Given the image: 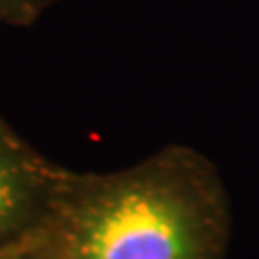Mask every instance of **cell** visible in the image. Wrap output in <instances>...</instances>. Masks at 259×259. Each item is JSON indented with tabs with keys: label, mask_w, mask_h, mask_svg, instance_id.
Wrapping results in <instances>:
<instances>
[{
	"label": "cell",
	"mask_w": 259,
	"mask_h": 259,
	"mask_svg": "<svg viewBox=\"0 0 259 259\" xmlns=\"http://www.w3.org/2000/svg\"><path fill=\"white\" fill-rule=\"evenodd\" d=\"M65 173L0 117V253L28 242L41 229Z\"/></svg>",
	"instance_id": "obj_2"
},
{
	"label": "cell",
	"mask_w": 259,
	"mask_h": 259,
	"mask_svg": "<svg viewBox=\"0 0 259 259\" xmlns=\"http://www.w3.org/2000/svg\"><path fill=\"white\" fill-rule=\"evenodd\" d=\"M41 0H0V20L22 22L32 18Z\"/></svg>",
	"instance_id": "obj_3"
},
{
	"label": "cell",
	"mask_w": 259,
	"mask_h": 259,
	"mask_svg": "<svg viewBox=\"0 0 259 259\" xmlns=\"http://www.w3.org/2000/svg\"><path fill=\"white\" fill-rule=\"evenodd\" d=\"M229 205L216 168L166 147L117 173H65L35 233L48 259H225Z\"/></svg>",
	"instance_id": "obj_1"
},
{
	"label": "cell",
	"mask_w": 259,
	"mask_h": 259,
	"mask_svg": "<svg viewBox=\"0 0 259 259\" xmlns=\"http://www.w3.org/2000/svg\"><path fill=\"white\" fill-rule=\"evenodd\" d=\"M0 259H48V257L41 250V246L35 242V236H32L28 242H24V244L3 250V253H0Z\"/></svg>",
	"instance_id": "obj_4"
}]
</instances>
